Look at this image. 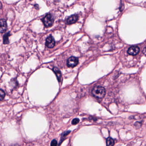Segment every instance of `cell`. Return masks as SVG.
I'll use <instances>...</instances> for the list:
<instances>
[{"mask_svg": "<svg viewBox=\"0 0 146 146\" xmlns=\"http://www.w3.org/2000/svg\"><path fill=\"white\" fill-rule=\"evenodd\" d=\"M44 25L46 27H51L54 24V18L51 14H47L42 20Z\"/></svg>", "mask_w": 146, "mask_h": 146, "instance_id": "7a4b0ae2", "label": "cell"}, {"mask_svg": "<svg viewBox=\"0 0 146 146\" xmlns=\"http://www.w3.org/2000/svg\"><path fill=\"white\" fill-rule=\"evenodd\" d=\"M142 52H143V53L146 56V46L144 48V49H143V51H142Z\"/></svg>", "mask_w": 146, "mask_h": 146, "instance_id": "5bb4252c", "label": "cell"}, {"mask_svg": "<svg viewBox=\"0 0 146 146\" xmlns=\"http://www.w3.org/2000/svg\"><path fill=\"white\" fill-rule=\"evenodd\" d=\"M10 35V32L6 33L4 35V36L3 37V43L4 44H8L9 43V37Z\"/></svg>", "mask_w": 146, "mask_h": 146, "instance_id": "9c48e42d", "label": "cell"}, {"mask_svg": "<svg viewBox=\"0 0 146 146\" xmlns=\"http://www.w3.org/2000/svg\"><path fill=\"white\" fill-rule=\"evenodd\" d=\"M45 45L48 48L51 49L54 47L55 45V41L54 37L51 35L50 36L47 38L46 39Z\"/></svg>", "mask_w": 146, "mask_h": 146, "instance_id": "277c9868", "label": "cell"}, {"mask_svg": "<svg viewBox=\"0 0 146 146\" xmlns=\"http://www.w3.org/2000/svg\"><path fill=\"white\" fill-rule=\"evenodd\" d=\"M54 72L56 74V75L57 76V78L59 81H61L62 80V74L60 70L56 67H54L53 69Z\"/></svg>", "mask_w": 146, "mask_h": 146, "instance_id": "ba28073f", "label": "cell"}, {"mask_svg": "<svg viewBox=\"0 0 146 146\" xmlns=\"http://www.w3.org/2000/svg\"><path fill=\"white\" fill-rule=\"evenodd\" d=\"M7 29L6 21L4 19L0 20V33H4Z\"/></svg>", "mask_w": 146, "mask_h": 146, "instance_id": "52a82bcc", "label": "cell"}, {"mask_svg": "<svg viewBox=\"0 0 146 146\" xmlns=\"http://www.w3.org/2000/svg\"><path fill=\"white\" fill-rule=\"evenodd\" d=\"M80 122V119L78 118H75L72 121L71 124L72 125H76V124H78L79 122Z\"/></svg>", "mask_w": 146, "mask_h": 146, "instance_id": "7c38bea8", "label": "cell"}, {"mask_svg": "<svg viewBox=\"0 0 146 146\" xmlns=\"http://www.w3.org/2000/svg\"><path fill=\"white\" fill-rule=\"evenodd\" d=\"M140 51V49L137 46H133L130 47L128 50V53L131 55H136Z\"/></svg>", "mask_w": 146, "mask_h": 146, "instance_id": "8992f818", "label": "cell"}, {"mask_svg": "<svg viewBox=\"0 0 146 146\" xmlns=\"http://www.w3.org/2000/svg\"><path fill=\"white\" fill-rule=\"evenodd\" d=\"M92 93L94 97L101 99L103 98L106 94L105 89L101 86H96L92 89Z\"/></svg>", "mask_w": 146, "mask_h": 146, "instance_id": "6da1fadb", "label": "cell"}, {"mask_svg": "<svg viewBox=\"0 0 146 146\" xmlns=\"http://www.w3.org/2000/svg\"><path fill=\"white\" fill-rule=\"evenodd\" d=\"M5 97V93L2 89H0V101H2Z\"/></svg>", "mask_w": 146, "mask_h": 146, "instance_id": "8fae6325", "label": "cell"}, {"mask_svg": "<svg viewBox=\"0 0 146 146\" xmlns=\"http://www.w3.org/2000/svg\"><path fill=\"white\" fill-rule=\"evenodd\" d=\"M79 16L77 15H71L66 20V23L68 25H71L76 22L78 20Z\"/></svg>", "mask_w": 146, "mask_h": 146, "instance_id": "5b68a950", "label": "cell"}, {"mask_svg": "<svg viewBox=\"0 0 146 146\" xmlns=\"http://www.w3.org/2000/svg\"><path fill=\"white\" fill-rule=\"evenodd\" d=\"M78 59L75 57H71L67 60V66L70 67H74L78 64Z\"/></svg>", "mask_w": 146, "mask_h": 146, "instance_id": "3957f363", "label": "cell"}, {"mask_svg": "<svg viewBox=\"0 0 146 146\" xmlns=\"http://www.w3.org/2000/svg\"><path fill=\"white\" fill-rule=\"evenodd\" d=\"M57 145V142L56 140L54 139L52 141L50 145L52 146H56Z\"/></svg>", "mask_w": 146, "mask_h": 146, "instance_id": "4fadbf2b", "label": "cell"}, {"mask_svg": "<svg viewBox=\"0 0 146 146\" xmlns=\"http://www.w3.org/2000/svg\"><path fill=\"white\" fill-rule=\"evenodd\" d=\"M106 145L107 146H113L115 144V141L111 137H109L107 138L106 139Z\"/></svg>", "mask_w": 146, "mask_h": 146, "instance_id": "30bf717a", "label": "cell"}]
</instances>
